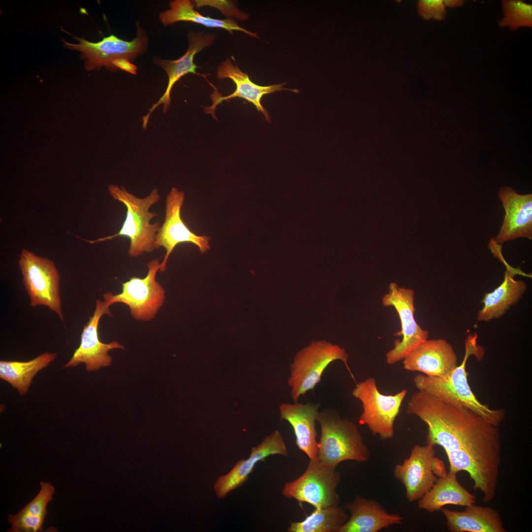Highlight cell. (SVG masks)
<instances>
[{
  "mask_svg": "<svg viewBox=\"0 0 532 532\" xmlns=\"http://www.w3.org/2000/svg\"><path fill=\"white\" fill-rule=\"evenodd\" d=\"M504 17L499 21L501 27L515 30L521 27H532V5L520 0L502 1Z\"/></svg>",
  "mask_w": 532,
  "mask_h": 532,
  "instance_id": "obj_29",
  "label": "cell"
},
{
  "mask_svg": "<svg viewBox=\"0 0 532 532\" xmlns=\"http://www.w3.org/2000/svg\"><path fill=\"white\" fill-rule=\"evenodd\" d=\"M478 335L469 334L466 339L464 359L460 365L441 377H430L418 374L414 377V384L418 390L425 392L449 402L462 405L477 413L489 424L499 427L505 416L502 409H492L480 402L469 385L466 366L468 358L475 356L481 360L483 347L477 343Z\"/></svg>",
  "mask_w": 532,
  "mask_h": 532,
  "instance_id": "obj_2",
  "label": "cell"
},
{
  "mask_svg": "<svg viewBox=\"0 0 532 532\" xmlns=\"http://www.w3.org/2000/svg\"><path fill=\"white\" fill-rule=\"evenodd\" d=\"M320 404L283 403L279 406L280 419L287 421L292 427L296 444L309 460L317 459L318 443L316 421Z\"/></svg>",
  "mask_w": 532,
  "mask_h": 532,
  "instance_id": "obj_21",
  "label": "cell"
},
{
  "mask_svg": "<svg viewBox=\"0 0 532 532\" xmlns=\"http://www.w3.org/2000/svg\"><path fill=\"white\" fill-rule=\"evenodd\" d=\"M109 192L115 200L122 202L126 207V217L120 231L116 233L93 240L83 239L91 244L103 242L118 237L129 238L130 244L128 254L132 257L141 256L145 252H152L156 234L161 226L159 222L150 223L152 219L159 217L155 212H150L151 206L158 202L161 197L158 189H155L143 199L138 198L128 192L126 189L117 185H110Z\"/></svg>",
  "mask_w": 532,
  "mask_h": 532,
  "instance_id": "obj_3",
  "label": "cell"
},
{
  "mask_svg": "<svg viewBox=\"0 0 532 532\" xmlns=\"http://www.w3.org/2000/svg\"><path fill=\"white\" fill-rule=\"evenodd\" d=\"M169 9L162 12L159 15L161 23L165 26L178 22H190L207 27L223 29L232 34L234 31H240L258 38L256 33L239 26L232 18L221 20L201 15L194 9L193 1L172 0L169 3Z\"/></svg>",
  "mask_w": 532,
  "mask_h": 532,
  "instance_id": "obj_25",
  "label": "cell"
},
{
  "mask_svg": "<svg viewBox=\"0 0 532 532\" xmlns=\"http://www.w3.org/2000/svg\"><path fill=\"white\" fill-rule=\"evenodd\" d=\"M18 264L31 306H46L63 321L60 274L54 262L23 249Z\"/></svg>",
  "mask_w": 532,
  "mask_h": 532,
  "instance_id": "obj_7",
  "label": "cell"
},
{
  "mask_svg": "<svg viewBox=\"0 0 532 532\" xmlns=\"http://www.w3.org/2000/svg\"><path fill=\"white\" fill-rule=\"evenodd\" d=\"M56 353L46 352L28 361H0V378L16 389L20 396L28 392L32 380L41 370L54 361Z\"/></svg>",
  "mask_w": 532,
  "mask_h": 532,
  "instance_id": "obj_27",
  "label": "cell"
},
{
  "mask_svg": "<svg viewBox=\"0 0 532 532\" xmlns=\"http://www.w3.org/2000/svg\"><path fill=\"white\" fill-rule=\"evenodd\" d=\"M160 264L158 259L151 260L147 264L148 271L145 277H131L122 283L120 293L114 295L108 292L103 295L104 299L111 305L116 302L126 304L132 317L136 320L153 319L165 299V291L156 279Z\"/></svg>",
  "mask_w": 532,
  "mask_h": 532,
  "instance_id": "obj_9",
  "label": "cell"
},
{
  "mask_svg": "<svg viewBox=\"0 0 532 532\" xmlns=\"http://www.w3.org/2000/svg\"><path fill=\"white\" fill-rule=\"evenodd\" d=\"M275 455L288 456V448L278 430L266 435L257 446L252 447L248 458L238 461L228 473L218 477L214 485L216 497L224 498L247 480L258 462H264L266 457Z\"/></svg>",
  "mask_w": 532,
  "mask_h": 532,
  "instance_id": "obj_16",
  "label": "cell"
},
{
  "mask_svg": "<svg viewBox=\"0 0 532 532\" xmlns=\"http://www.w3.org/2000/svg\"><path fill=\"white\" fill-rule=\"evenodd\" d=\"M407 393L403 389L394 395L383 394L373 377L357 383L352 394L362 403L359 423L366 425L374 436L378 435L383 440L392 438L394 423Z\"/></svg>",
  "mask_w": 532,
  "mask_h": 532,
  "instance_id": "obj_6",
  "label": "cell"
},
{
  "mask_svg": "<svg viewBox=\"0 0 532 532\" xmlns=\"http://www.w3.org/2000/svg\"><path fill=\"white\" fill-rule=\"evenodd\" d=\"M457 473L452 470L439 476L432 488L418 500V507L433 513L447 504L467 506L476 502V497L458 482Z\"/></svg>",
  "mask_w": 532,
  "mask_h": 532,
  "instance_id": "obj_24",
  "label": "cell"
},
{
  "mask_svg": "<svg viewBox=\"0 0 532 532\" xmlns=\"http://www.w3.org/2000/svg\"><path fill=\"white\" fill-rule=\"evenodd\" d=\"M435 454L432 445H416L408 458L395 466L394 475L404 485L409 502L421 499L437 481Z\"/></svg>",
  "mask_w": 532,
  "mask_h": 532,
  "instance_id": "obj_14",
  "label": "cell"
},
{
  "mask_svg": "<svg viewBox=\"0 0 532 532\" xmlns=\"http://www.w3.org/2000/svg\"><path fill=\"white\" fill-rule=\"evenodd\" d=\"M414 295L413 289L400 287L396 283L391 282L388 292L382 297V304L393 307L401 323L400 331L395 335L402 336V339L396 340L393 348L386 354V361L389 365L402 361L418 345L428 339V331L423 330L414 317Z\"/></svg>",
  "mask_w": 532,
  "mask_h": 532,
  "instance_id": "obj_10",
  "label": "cell"
},
{
  "mask_svg": "<svg viewBox=\"0 0 532 532\" xmlns=\"http://www.w3.org/2000/svg\"><path fill=\"white\" fill-rule=\"evenodd\" d=\"M446 6L455 7L462 6L464 2L462 0H444Z\"/></svg>",
  "mask_w": 532,
  "mask_h": 532,
  "instance_id": "obj_31",
  "label": "cell"
},
{
  "mask_svg": "<svg viewBox=\"0 0 532 532\" xmlns=\"http://www.w3.org/2000/svg\"><path fill=\"white\" fill-rule=\"evenodd\" d=\"M231 58L233 59L234 65L232 60L227 59L218 67L216 76L217 78L221 79L225 78L232 79L235 84L236 89L233 93L226 96H222L220 94L216 91V90L214 93L211 95L213 103L211 106L205 107L204 111L206 113L211 114L213 117L215 118V110L219 103L224 100L234 98H240L252 103L259 112H261L264 115L266 120L270 122L268 112L261 103L263 97L266 94L284 90L290 91L296 93L299 92V91L297 89L284 88L283 86L287 84V82L264 86L253 83L250 79L248 73H244L240 70L234 57L232 56Z\"/></svg>",
  "mask_w": 532,
  "mask_h": 532,
  "instance_id": "obj_15",
  "label": "cell"
},
{
  "mask_svg": "<svg viewBox=\"0 0 532 532\" xmlns=\"http://www.w3.org/2000/svg\"><path fill=\"white\" fill-rule=\"evenodd\" d=\"M506 268L501 284L492 292L485 293L481 301L483 306L477 314L478 321L487 322L500 318L511 306L517 303L526 292V284L513 277L516 274L526 276L527 274L509 265Z\"/></svg>",
  "mask_w": 532,
  "mask_h": 532,
  "instance_id": "obj_22",
  "label": "cell"
},
{
  "mask_svg": "<svg viewBox=\"0 0 532 532\" xmlns=\"http://www.w3.org/2000/svg\"><path fill=\"white\" fill-rule=\"evenodd\" d=\"M216 38L215 33L191 32L188 35L189 46L185 54L176 60L162 59L157 58L156 64L162 67L166 72L168 82L165 93L158 102L149 109V112L143 117V128H146L149 117L154 110L162 103L164 104L163 111L166 112L170 105V93L174 84L182 76L188 73L198 74L196 69L198 66L194 62L195 55L204 48L211 45Z\"/></svg>",
  "mask_w": 532,
  "mask_h": 532,
  "instance_id": "obj_19",
  "label": "cell"
},
{
  "mask_svg": "<svg viewBox=\"0 0 532 532\" xmlns=\"http://www.w3.org/2000/svg\"><path fill=\"white\" fill-rule=\"evenodd\" d=\"M450 532H507L499 512L489 506L475 503L464 511L440 509Z\"/></svg>",
  "mask_w": 532,
  "mask_h": 532,
  "instance_id": "obj_23",
  "label": "cell"
},
{
  "mask_svg": "<svg viewBox=\"0 0 532 532\" xmlns=\"http://www.w3.org/2000/svg\"><path fill=\"white\" fill-rule=\"evenodd\" d=\"M406 412L427 425L426 444L442 447L450 468L469 472L477 481L498 475L501 462L499 427L469 408L420 390L411 396Z\"/></svg>",
  "mask_w": 532,
  "mask_h": 532,
  "instance_id": "obj_1",
  "label": "cell"
},
{
  "mask_svg": "<svg viewBox=\"0 0 532 532\" xmlns=\"http://www.w3.org/2000/svg\"><path fill=\"white\" fill-rule=\"evenodd\" d=\"M36 497L15 515H9L10 532H45L42 528L47 513V506L53 499L55 489L51 483L41 482Z\"/></svg>",
  "mask_w": 532,
  "mask_h": 532,
  "instance_id": "obj_26",
  "label": "cell"
},
{
  "mask_svg": "<svg viewBox=\"0 0 532 532\" xmlns=\"http://www.w3.org/2000/svg\"><path fill=\"white\" fill-rule=\"evenodd\" d=\"M343 507L351 515L338 532H377L401 524L403 519L398 513L388 512L379 502L359 495Z\"/></svg>",
  "mask_w": 532,
  "mask_h": 532,
  "instance_id": "obj_20",
  "label": "cell"
},
{
  "mask_svg": "<svg viewBox=\"0 0 532 532\" xmlns=\"http://www.w3.org/2000/svg\"><path fill=\"white\" fill-rule=\"evenodd\" d=\"M348 357L344 349L325 340L314 341L299 351L290 365L287 380L293 402H298L300 396L313 390L325 369L334 361H341L355 380L348 365Z\"/></svg>",
  "mask_w": 532,
  "mask_h": 532,
  "instance_id": "obj_5",
  "label": "cell"
},
{
  "mask_svg": "<svg viewBox=\"0 0 532 532\" xmlns=\"http://www.w3.org/2000/svg\"><path fill=\"white\" fill-rule=\"evenodd\" d=\"M184 198V193L174 187L166 196L164 222L159 228L154 244L155 249L162 247L166 250L164 259L160 264L161 272L165 271L169 256L179 243H192L199 247L201 253L210 249V237L196 234L182 219L181 209Z\"/></svg>",
  "mask_w": 532,
  "mask_h": 532,
  "instance_id": "obj_12",
  "label": "cell"
},
{
  "mask_svg": "<svg viewBox=\"0 0 532 532\" xmlns=\"http://www.w3.org/2000/svg\"><path fill=\"white\" fill-rule=\"evenodd\" d=\"M403 368L430 377L443 376L458 366L457 355L449 342L443 339H427L403 360Z\"/></svg>",
  "mask_w": 532,
  "mask_h": 532,
  "instance_id": "obj_17",
  "label": "cell"
},
{
  "mask_svg": "<svg viewBox=\"0 0 532 532\" xmlns=\"http://www.w3.org/2000/svg\"><path fill=\"white\" fill-rule=\"evenodd\" d=\"M110 304L106 300H96L93 315L84 327L79 347L64 367H74L81 363L85 365L88 372L97 370L111 365L112 357L108 352L114 349L124 347L117 341L108 343L102 342L99 338L98 328L100 318L104 315L112 316L109 310Z\"/></svg>",
  "mask_w": 532,
  "mask_h": 532,
  "instance_id": "obj_13",
  "label": "cell"
},
{
  "mask_svg": "<svg viewBox=\"0 0 532 532\" xmlns=\"http://www.w3.org/2000/svg\"><path fill=\"white\" fill-rule=\"evenodd\" d=\"M73 36L78 43L64 41L65 44L68 48L82 53L87 70H99L104 66L112 71H116L115 64L117 62L133 61L144 52L148 44V37L138 25L137 36L132 41L124 40L114 35L104 37L97 42Z\"/></svg>",
  "mask_w": 532,
  "mask_h": 532,
  "instance_id": "obj_11",
  "label": "cell"
},
{
  "mask_svg": "<svg viewBox=\"0 0 532 532\" xmlns=\"http://www.w3.org/2000/svg\"><path fill=\"white\" fill-rule=\"evenodd\" d=\"M499 198L505 214L495 241L501 244L518 237L532 239V194L521 195L508 187L500 189Z\"/></svg>",
  "mask_w": 532,
  "mask_h": 532,
  "instance_id": "obj_18",
  "label": "cell"
},
{
  "mask_svg": "<svg viewBox=\"0 0 532 532\" xmlns=\"http://www.w3.org/2000/svg\"><path fill=\"white\" fill-rule=\"evenodd\" d=\"M317 422L321 430L317 459L323 465L336 468L343 461L369 460V449L354 422L331 409L319 411Z\"/></svg>",
  "mask_w": 532,
  "mask_h": 532,
  "instance_id": "obj_4",
  "label": "cell"
},
{
  "mask_svg": "<svg viewBox=\"0 0 532 532\" xmlns=\"http://www.w3.org/2000/svg\"><path fill=\"white\" fill-rule=\"evenodd\" d=\"M340 479L341 474L336 468L323 465L318 459L309 460L304 473L286 482L282 493L286 498L309 503L315 508L339 505L336 490Z\"/></svg>",
  "mask_w": 532,
  "mask_h": 532,
  "instance_id": "obj_8",
  "label": "cell"
},
{
  "mask_svg": "<svg viewBox=\"0 0 532 532\" xmlns=\"http://www.w3.org/2000/svg\"><path fill=\"white\" fill-rule=\"evenodd\" d=\"M417 7L419 15L424 19L442 21L446 18V6L444 0H420Z\"/></svg>",
  "mask_w": 532,
  "mask_h": 532,
  "instance_id": "obj_30",
  "label": "cell"
},
{
  "mask_svg": "<svg viewBox=\"0 0 532 532\" xmlns=\"http://www.w3.org/2000/svg\"><path fill=\"white\" fill-rule=\"evenodd\" d=\"M345 509L339 505L315 508L306 518L292 522L288 532H338L348 519Z\"/></svg>",
  "mask_w": 532,
  "mask_h": 532,
  "instance_id": "obj_28",
  "label": "cell"
}]
</instances>
